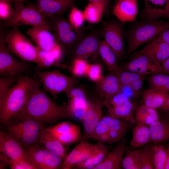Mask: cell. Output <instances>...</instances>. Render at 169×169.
Segmentation results:
<instances>
[{
    "label": "cell",
    "instance_id": "cell-1",
    "mask_svg": "<svg viewBox=\"0 0 169 169\" xmlns=\"http://www.w3.org/2000/svg\"><path fill=\"white\" fill-rule=\"evenodd\" d=\"M37 79L20 111L44 125L69 117L67 103L59 105L41 89Z\"/></svg>",
    "mask_w": 169,
    "mask_h": 169
},
{
    "label": "cell",
    "instance_id": "cell-2",
    "mask_svg": "<svg viewBox=\"0 0 169 169\" xmlns=\"http://www.w3.org/2000/svg\"><path fill=\"white\" fill-rule=\"evenodd\" d=\"M1 128L23 147L38 143L40 130L44 125L21 111L6 121H0Z\"/></svg>",
    "mask_w": 169,
    "mask_h": 169
},
{
    "label": "cell",
    "instance_id": "cell-3",
    "mask_svg": "<svg viewBox=\"0 0 169 169\" xmlns=\"http://www.w3.org/2000/svg\"><path fill=\"white\" fill-rule=\"evenodd\" d=\"M37 79L28 74L20 76L4 98L0 101V121L8 120L16 115L24 106Z\"/></svg>",
    "mask_w": 169,
    "mask_h": 169
},
{
    "label": "cell",
    "instance_id": "cell-4",
    "mask_svg": "<svg viewBox=\"0 0 169 169\" xmlns=\"http://www.w3.org/2000/svg\"><path fill=\"white\" fill-rule=\"evenodd\" d=\"M21 25L44 27L53 31L50 20L38 10L34 3L27 5L24 2L15 3L10 15L2 23L3 27Z\"/></svg>",
    "mask_w": 169,
    "mask_h": 169
},
{
    "label": "cell",
    "instance_id": "cell-5",
    "mask_svg": "<svg viewBox=\"0 0 169 169\" xmlns=\"http://www.w3.org/2000/svg\"><path fill=\"white\" fill-rule=\"evenodd\" d=\"M168 28L169 22L159 19L144 21L134 24L126 34L127 54H131L142 44L150 42L161 31Z\"/></svg>",
    "mask_w": 169,
    "mask_h": 169
},
{
    "label": "cell",
    "instance_id": "cell-6",
    "mask_svg": "<svg viewBox=\"0 0 169 169\" xmlns=\"http://www.w3.org/2000/svg\"><path fill=\"white\" fill-rule=\"evenodd\" d=\"M5 37L8 50L20 59L38 64L36 46L23 34L17 26H13Z\"/></svg>",
    "mask_w": 169,
    "mask_h": 169
},
{
    "label": "cell",
    "instance_id": "cell-7",
    "mask_svg": "<svg viewBox=\"0 0 169 169\" xmlns=\"http://www.w3.org/2000/svg\"><path fill=\"white\" fill-rule=\"evenodd\" d=\"M53 27V35L64 54H67L79 36L84 32L85 28L76 29L64 16L54 15L48 18Z\"/></svg>",
    "mask_w": 169,
    "mask_h": 169
},
{
    "label": "cell",
    "instance_id": "cell-8",
    "mask_svg": "<svg viewBox=\"0 0 169 169\" xmlns=\"http://www.w3.org/2000/svg\"><path fill=\"white\" fill-rule=\"evenodd\" d=\"M34 75L44 90L56 100L61 93H65L76 84L74 77L64 74L57 69L51 71H35Z\"/></svg>",
    "mask_w": 169,
    "mask_h": 169
},
{
    "label": "cell",
    "instance_id": "cell-9",
    "mask_svg": "<svg viewBox=\"0 0 169 169\" xmlns=\"http://www.w3.org/2000/svg\"><path fill=\"white\" fill-rule=\"evenodd\" d=\"M102 37L101 27L82 34L67 54L70 63L76 59H84L90 56L99 55L98 49Z\"/></svg>",
    "mask_w": 169,
    "mask_h": 169
},
{
    "label": "cell",
    "instance_id": "cell-10",
    "mask_svg": "<svg viewBox=\"0 0 169 169\" xmlns=\"http://www.w3.org/2000/svg\"><path fill=\"white\" fill-rule=\"evenodd\" d=\"M0 75L1 76H16L30 72L31 67L28 62L17 59L8 50L5 37L0 34Z\"/></svg>",
    "mask_w": 169,
    "mask_h": 169
},
{
    "label": "cell",
    "instance_id": "cell-11",
    "mask_svg": "<svg viewBox=\"0 0 169 169\" xmlns=\"http://www.w3.org/2000/svg\"><path fill=\"white\" fill-rule=\"evenodd\" d=\"M104 40L115 51L118 60L125 54L124 27L118 20H109L102 23L101 26Z\"/></svg>",
    "mask_w": 169,
    "mask_h": 169
},
{
    "label": "cell",
    "instance_id": "cell-12",
    "mask_svg": "<svg viewBox=\"0 0 169 169\" xmlns=\"http://www.w3.org/2000/svg\"><path fill=\"white\" fill-rule=\"evenodd\" d=\"M27 151L31 162L37 169H57L64 160L58 154L37 143L23 147Z\"/></svg>",
    "mask_w": 169,
    "mask_h": 169
},
{
    "label": "cell",
    "instance_id": "cell-13",
    "mask_svg": "<svg viewBox=\"0 0 169 169\" xmlns=\"http://www.w3.org/2000/svg\"><path fill=\"white\" fill-rule=\"evenodd\" d=\"M122 70L145 75L163 73L161 63L151 55L138 51L122 66Z\"/></svg>",
    "mask_w": 169,
    "mask_h": 169
},
{
    "label": "cell",
    "instance_id": "cell-14",
    "mask_svg": "<svg viewBox=\"0 0 169 169\" xmlns=\"http://www.w3.org/2000/svg\"><path fill=\"white\" fill-rule=\"evenodd\" d=\"M103 100L100 97L88 100L82 122L83 132L82 141L88 142L91 139L95 130L102 117Z\"/></svg>",
    "mask_w": 169,
    "mask_h": 169
},
{
    "label": "cell",
    "instance_id": "cell-15",
    "mask_svg": "<svg viewBox=\"0 0 169 169\" xmlns=\"http://www.w3.org/2000/svg\"><path fill=\"white\" fill-rule=\"evenodd\" d=\"M51 31L44 27H32L27 30L26 33L36 46L42 50L52 52L61 47Z\"/></svg>",
    "mask_w": 169,
    "mask_h": 169
},
{
    "label": "cell",
    "instance_id": "cell-16",
    "mask_svg": "<svg viewBox=\"0 0 169 169\" xmlns=\"http://www.w3.org/2000/svg\"><path fill=\"white\" fill-rule=\"evenodd\" d=\"M68 99L67 103L69 117L79 118L86 110L88 100L82 89L74 86L65 93Z\"/></svg>",
    "mask_w": 169,
    "mask_h": 169
},
{
    "label": "cell",
    "instance_id": "cell-17",
    "mask_svg": "<svg viewBox=\"0 0 169 169\" xmlns=\"http://www.w3.org/2000/svg\"><path fill=\"white\" fill-rule=\"evenodd\" d=\"M0 151L1 153L10 159L30 161L25 149L18 141L1 128L0 131Z\"/></svg>",
    "mask_w": 169,
    "mask_h": 169
},
{
    "label": "cell",
    "instance_id": "cell-18",
    "mask_svg": "<svg viewBox=\"0 0 169 169\" xmlns=\"http://www.w3.org/2000/svg\"><path fill=\"white\" fill-rule=\"evenodd\" d=\"M144 8L140 16L144 21L165 18L169 20V0H143Z\"/></svg>",
    "mask_w": 169,
    "mask_h": 169
},
{
    "label": "cell",
    "instance_id": "cell-19",
    "mask_svg": "<svg viewBox=\"0 0 169 169\" xmlns=\"http://www.w3.org/2000/svg\"><path fill=\"white\" fill-rule=\"evenodd\" d=\"M77 0H36L38 10L48 18L54 15L64 14L75 6Z\"/></svg>",
    "mask_w": 169,
    "mask_h": 169
},
{
    "label": "cell",
    "instance_id": "cell-20",
    "mask_svg": "<svg viewBox=\"0 0 169 169\" xmlns=\"http://www.w3.org/2000/svg\"><path fill=\"white\" fill-rule=\"evenodd\" d=\"M48 128L63 144L74 143L81 137L80 127L69 122H61Z\"/></svg>",
    "mask_w": 169,
    "mask_h": 169
},
{
    "label": "cell",
    "instance_id": "cell-21",
    "mask_svg": "<svg viewBox=\"0 0 169 169\" xmlns=\"http://www.w3.org/2000/svg\"><path fill=\"white\" fill-rule=\"evenodd\" d=\"M126 142L124 138L118 142L112 149L108 152L103 160L93 169H121V161L126 150Z\"/></svg>",
    "mask_w": 169,
    "mask_h": 169
},
{
    "label": "cell",
    "instance_id": "cell-22",
    "mask_svg": "<svg viewBox=\"0 0 169 169\" xmlns=\"http://www.w3.org/2000/svg\"><path fill=\"white\" fill-rule=\"evenodd\" d=\"M138 0H119L114 5L113 14L122 23L135 21L138 12Z\"/></svg>",
    "mask_w": 169,
    "mask_h": 169
},
{
    "label": "cell",
    "instance_id": "cell-23",
    "mask_svg": "<svg viewBox=\"0 0 169 169\" xmlns=\"http://www.w3.org/2000/svg\"><path fill=\"white\" fill-rule=\"evenodd\" d=\"M121 84L116 75L114 73L103 75L96 82L95 90L100 97L103 100L108 99L120 91Z\"/></svg>",
    "mask_w": 169,
    "mask_h": 169
},
{
    "label": "cell",
    "instance_id": "cell-24",
    "mask_svg": "<svg viewBox=\"0 0 169 169\" xmlns=\"http://www.w3.org/2000/svg\"><path fill=\"white\" fill-rule=\"evenodd\" d=\"M93 145L82 141L67 156L60 167L61 169H72L79 162L88 158L91 155Z\"/></svg>",
    "mask_w": 169,
    "mask_h": 169
},
{
    "label": "cell",
    "instance_id": "cell-25",
    "mask_svg": "<svg viewBox=\"0 0 169 169\" xmlns=\"http://www.w3.org/2000/svg\"><path fill=\"white\" fill-rule=\"evenodd\" d=\"M38 142L49 150L60 156L64 160L67 156L64 144L49 130L48 127H44L40 130L38 135Z\"/></svg>",
    "mask_w": 169,
    "mask_h": 169
},
{
    "label": "cell",
    "instance_id": "cell-26",
    "mask_svg": "<svg viewBox=\"0 0 169 169\" xmlns=\"http://www.w3.org/2000/svg\"><path fill=\"white\" fill-rule=\"evenodd\" d=\"M139 51L151 55L162 65L169 57V44L157 36Z\"/></svg>",
    "mask_w": 169,
    "mask_h": 169
},
{
    "label": "cell",
    "instance_id": "cell-27",
    "mask_svg": "<svg viewBox=\"0 0 169 169\" xmlns=\"http://www.w3.org/2000/svg\"><path fill=\"white\" fill-rule=\"evenodd\" d=\"M137 105L136 101L131 100L119 106L106 108L108 113L113 117L125 120L133 124L135 123V113Z\"/></svg>",
    "mask_w": 169,
    "mask_h": 169
},
{
    "label": "cell",
    "instance_id": "cell-28",
    "mask_svg": "<svg viewBox=\"0 0 169 169\" xmlns=\"http://www.w3.org/2000/svg\"><path fill=\"white\" fill-rule=\"evenodd\" d=\"M151 142L154 144L169 141V121L160 116V118L149 126Z\"/></svg>",
    "mask_w": 169,
    "mask_h": 169
},
{
    "label": "cell",
    "instance_id": "cell-29",
    "mask_svg": "<svg viewBox=\"0 0 169 169\" xmlns=\"http://www.w3.org/2000/svg\"><path fill=\"white\" fill-rule=\"evenodd\" d=\"M169 95L167 91L150 88L144 90L141 94L143 104L156 109L163 105Z\"/></svg>",
    "mask_w": 169,
    "mask_h": 169
},
{
    "label": "cell",
    "instance_id": "cell-30",
    "mask_svg": "<svg viewBox=\"0 0 169 169\" xmlns=\"http://www.w3.org/2000/svg\"><path fill=\"white\" fill-rule=\"evenodd\" d=\"M160 113L156 109L148 107L143 104L137 105L135 113L136 124L149 126L153 122L158 120Z\"/></svg>",
    "mask_w": 169,
    "mask_h": 169
},
{
    "label": "cell",
    "instance_id": "cell-31",
    "mask_svg": "<svg viewBox=\"0 0 169 169\" xmlns=\"http://www.w3.org/2000/svg\"><path fill=\"white\" fill-rule=\"evenodd\" d=\"M131 125L127 121L113 117L108 132L110 144L118 142L123 139Z\"/></svg>",
    "mask_w": 169,
    "mask_h": 169
},
{
    "label": "cell",
    "instance_id": "cell-32",
    "mask_svg": "<svg viewBox=\"0 0 169 169\" xmlns=\"http://www.w3.org/2000/svg\"><path fill=\"white\" fill-rule=\"evenodd\" d=\"M100 56L110 72L114 73L120 68L117 64L116 54L104 40L101 41L98 49Z\"/></svg>",
    "mask_w": 169,
    "mask_h": 169
},
{
    "label": "cell",
    "instance_id": "cell-33",
    "mask_svg": "<svg viewBox=\"0 0 169 169\" xmlns=\"http://www.w3.org/2000/svg\"><path fill=\"white\" fill-rule=\"evenodd\" d=\"M132 132V137L130 143L131 147L135 148H141L151 141V132L149 126L136 124Z\"/></svg>",
    "mask_w": 169,
    "mask_h": 169
},
{
    "label": "cell",
    "instance_id": "cell-34",
    "mask_svg": "<svg viewBox=\"0 0 169 169\" xmlns=\"http://www.w3.org/2000/svg\"><path fill=\"white\" fill-rule=\"evenodd\" d=\"M141 148L136 149H126L121 162L124 169H141Z\"/></svg>",
    "mask_w": 169,
    "mask_h": 169
},
{
    "label": "cell",
    "instance_id": "cell-35",
    "mask_svg": "<svg viewBox=\"0 0 169 169\" xmlns=\"http://www.w3.org/2000/svg\"><path fill=\"white\" fill-rule=\"evenodd\" d=\"M36 47L38 64L35 67V71H40L54 64H59L57 59L53 53L42 50L36 46Z\"/></svg>",
    "mask_w": 169,
    "mask_h": 169
},
{
    "label": "cell",
    "instance_id": "cell-36",
    "mask_svg": "<svg viewBox=\"0 0 169 169\" xmlns=\"http://www.w3.org/2000/svg\"><path fill=\"white\" fill-rule=\"evenodd\" d=\"M149 88L169 92V74L164 73L149 75L147 79Z\"/></svg>",
    "mask_w": 169,
    "mask_h": 169
},
{
    "label": "cell",
    "instance_id": "cell-37",
    "mask_svg": "<svg viewBox=\"0 0 169 169\" xmlns=\"http://www.w3.org/2000/svg\"><path fill=\"white\" fill-rule=\"evenodd\" d=\"M152 151L154 169H164L166 159L165 145L162 143L153 144Z\"/></svg>",
    "mask_w": 169,
    "mask_h": 169
},
{
    "label": "cell",
    "instance_id": "cell-38",
    "mask_svg": "<svg viewBox=\"0 0 169 169\" xmlns=\"http://www.w3.org/2000/svg\"><path fill=\"white\" fill-rule=\"evenodd\" d=\"M83 13L85 19L91 24L97 23L100 22L104 14L101 9L90 3L85 7Z\"/></svg>",
    "mask_w": 169,
    "mask_h": 169
},
{
    "label": "cell",
    "instance_id": "cell-39",
    "mask_svg": "<svg viewBox=\"0 0 169 169\" xmlns=\"http://www.w3.org/2000/svg\"><path fill=\"white\" fill-rule=\"evenodd\" d=\"M0 159L3 165L12 169H37L29 160L12 159L2 154H0Z\"/></svg>",
    "mask_w": 169,
    "mask_h": 169
},
{
    "label": "cell",
    "instance_id": "cell-40",
    "mask_svg": "<svg viewBox=\"0 0 169 169\" xmlns=\"http://www.w3.org/2000/svg\"><path fill=\"white\" fill-rule=\"evenodd\" d=\"M89 64L85 59H77L71 62L70 66L63 65L75 76L80 77L86 75Z\"/></svg>",
    "mask_w": 169,
    "mask_h": 169
},
{
    "label": "cell",
    "instance_id": "cell-41",
    "mask_svg": "<svg viewBox=\"0 0 169 169\" xmlns=\"http://www.w3.org/2000/svg\"><path fill=\"white\" fill-rule=\"evenodd\" d=\"M113 73L116 75L121 85H130L138 79L145 78L146 76L120 69Z\"/></svg>",
    "mask_w": 169,
    "mask_h": 169
},
{
    "label": "cell",
    "instance_id": "cell-42",
    "mask_svg": "<svg viewBox=\"0 0 169 169\" xmlns=\"http://www.w3.org/2000/svg\"><path fill=\"white\" fill-rule=\"evenodd\" d=\"M110 147L105 143L98 141L92 145L90 156L93 158L95 166L100 163L109 151Z\"/></svg>",
    "mask_w": 169,
    "mask_h": 169
},
{
    "label": "cell",
    "instance_id": "cell-43",
    "mask_svg": "<svg viewBox=\"0 0 169 169\" xmlns=\"http://www.w3.org/2000/svg\"><path fill=\"white\" fill-rule=\"evenodd\" d=\"M153 144V143L150 142L141 147V169H154L152 151Z\"/></svg>",
    "mask_w": 169,
    "mask_h": 169
},
{
    "label": "cell",
    "instance_id": "cell-44",
    "mask_svg": "<svg viewBox=\"0 0 169 169\" xmlns=\"http://www.w3.org/2000/svg\"><path fill=\"white\" fill-rule=\"evenodd\" d=\"M113 117L107 113L102 117L96 126L91 139L96 140L101 135L108 133L111 125Z\"/></svg>",
    "mask_w": 169,
    "mask_h": 169
},
{
    "label": "cell",
    "instance_id": "cell-45",
    "mask_svg": "<svg viewBox=\"0 0 169 169\" xmlns=\"http://www.w3.org/2000/svg\"><path fill=\"white\" fill-rule=\"evenodd\" d=\"M20 76H1L0 77V101L4 98L13 86L18 81Z\"/></svg>",
    "mask_w": 169,
    "mask_h": 169
},
{
    "label": "cell",
    "instance_id": "cell-46",
    "mask_svg": "<svg viewBox=\"0 0 169 169\" xmlns=\"http://www.w3.org/2000/svg\"><path fill=\"white\" fill-rule=\"evenodd\" d=\"M85 20L83 12L76 6L70 9L68 15V20L76 29L81 28Z\"/></svg>",
    "mask_w": 169,
    "mask_h": 169
},
{
    "label": "cell",
    "instance_id": "cell-47",
    "mask_svg": "<svg viewBox=\"0 0 169 169\" xmlns=\"http://www.w3.org/2000/svg\"><path fill=\"white\" fill-rule=\"evenodd\" d=\"M130 100H131L128 96L119 91L103 100V103L106 107H114L121 105Z\"/></svg>",
    "mask_w": 169,
    "mask_h": 169
},
{
    "label": "cell",
    "instance_id": "cell-48",
    "mask_svg": "<svg viewBox=\"0 0 169 169\" xmlns=\"http://www.w3.org/2000/svg\"><path fill=\"white\" fill-rule=\"evenodd\" d=\"M102 69L100 63L89 64L86 75L91 80L97 82L102 77Z\"/></svg>",
    "mask_w": 169,
    "mask_h": 169
},
{
    "label": "cell",
    "instance_id": "cell-49",
    "mask_svg": "<svg viewBox=\"0 0 169 169\" xmlns=\"http://www.w3.org/2000/svg\"><path fill=\"white\" fill-rule=\"evenodd\" d=\"M13 4L9 0H0V19L3 22L7 20L12 11Z\"/></svg>",
    "mask_w": 169,
    "mask_h": 169
},
{
    "label": "cell",
    "instance_id": "cell-50",
    "mask_svg": "<svg viewBox=\"0 0 169 169\" xmlns=\"http://www.w3.org/2000/svg\"><path fill=\"white\" fill-rule=\"evenodd\" d=\"M101 9L106 16L109 15V7L112 0H86Z\"/></svg>",
    "mask_w": 169,
    "mask_h": 169
},
{
    "label": "cell",
    "instance_id": "cell-51",
    "mask_svg": "<svg viewBox=\"0 0 169 169\" xmlns=\"http://www.w3.org/2000/svg\"><path fill=\"white\" fill-rule=\"evenodd\" d=\"M120 91L132 100L136 101L139 97L130 85H121Z\"/></svg>",
    "mask_w": 169,
    "mask_h": 169
},
{
    "label": "cell",
    "instance_id": "cell-52",
    "mask_svg": "<svg viewBox=\"0 0 169 169\" xmlns=\"http://www.w3.org/2000/svg\"><path fill=\"white\" fill-rule=\"evenodd\" d=\"M95 166L94 160L90 156L88 158L77 163L74 168L77 169H93Z\"/></svg>",
    "mask_w": 169,
    "mask_h": 169
},
{
    "label": "cell",
    "instance_id": "cell-53",
    "mask_svg": "<svg viewBox=\"0 0 169 169\" xmlns=\"http://www.w3.org/2000/svg\"><path fill=\"white\" fill-rule=\"evenodd\" d=\"M169 44V28L161 31L157 35Z\"/></svg>",
    "mask_w": 169,
    "mask_h": 169
},
{
    "label": "cell",
    "instance_id": "cell-54",
    "mask_svg": "<svg viewBox=\"0 0 169 169\" xmlns=\"http://www.w3.org/2000/svg\"><path fill=\"white\" fill-rule=\"evenodd\" d=\"M96 141H101L105 144H110V138L108 132L101 135L97 138Z\"/></svg>",
    "mask_w": 169,
    "mask_h": 169
},
{
    "label": "cell",
    "instance_id": "cell-55",
    "mask_svg": "<svg viewBox=\"0 0 169 169\" xmlns=\"http://www.w3.org/2000/svg\"><path fill=\"white\" fill-rule=\"evenodd\" d=\"M164 145L166 150V159L164 169H169V141L166 142Z\"/></svg>",
    "mask_w": 169,
    "mask_h": 169
},
{
    "label": "cell",
    "instance_id": "cell-56",
    "mask_svg": "<svg viewBox=\"0 0 169 169\" xmlns=\"http://www.w3.org/2000/svg\"><path fill=\"white\" fill-rule=\"evenodd\" d=\"M162 66L163 73L169 74V57L163 62Z\"/></svg>",
    "mask_w": 169,
    "mask_h": 169
},
{
    "label": "cell",
    "instance_id": "cell-57",
    "mask_svg": "<svg viewBox=\"0 0 169 169\" xmlns=\"http://www.w3.org/2000/svg\"><path fill=\"white\" fill-rule=\"evenodd\" d=\"M158 110L161 111H169V95L164 104Z\"/></svg>",
    "mask_w": 169,
    "mask_h": 169
},
{
    "label": "cell",
    "instance_id": "cell-58",
    "mask_svg": "<svg viewBox=\"0 0 169 169\" xmlns=\"http://www.w3.org/2000/svg\"><path fill=\"white\" fill-rule=\"evenodd\" d=\"M160 114L161 116L165 118L169 121V111H160Z\"/></svg>",
    "mask_w": 169,
    "mask_h": 169
},
{
    "label": "cell",
    "instance_id": "cell-59",
    "mask_svg": "<svg viewBox=\"0 0 169 169\" xmlns=\"http://www.w3.org/2000/svg\"><path fill=\"white\" fill-rule=\"evenodd\" d=\"M13 3H15L18 2H24L26 1L27 0H9Z\"/></svg>",
    "mask_w": 169,
    "mask_h": 169
},
{
    "label": "cell",
    "instance_id": "cell-60",
    "mask_svg": "<svg viewBox=\"0 0 169 169\" xmlns=\"http://www.w3.org/2000/svg\"><path fill=\"white\" fill-rule=\"evenodd\" d=\"M119 0H115V1L116 2H117V1H119Z\"/></svg>",
    "mask_w": 169,
    "mask_h": 169
}]
</instances>
